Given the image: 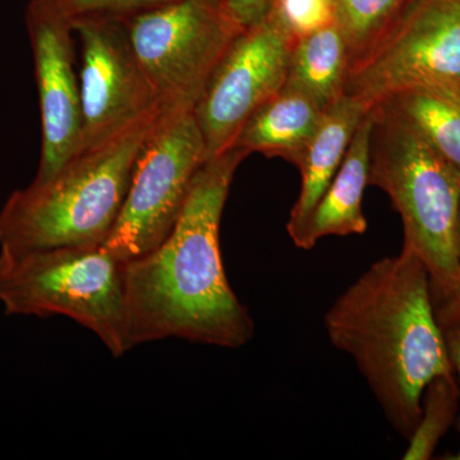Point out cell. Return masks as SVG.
<instances>
[{
	"mask_svg": "<svg viewBox=\"0 0 460 460\" xmlns=\"http://www.w3.org/2000/svg\"><path fill=\"white\" fill-rule=\"evenodd\" d=\"M323 326L330 343L352 357L390 426L408 440L429 381L454 372L425 263L405 247L377 260L330 305Z\"/></svg>",
	"mask_w": 460,
	"mask_h": 460,
	"instance_id": "2",
	"label": "cell"
},
{
	"mask_svg": "<svg viewBox=\"0 0 460 460\" xmlns=\"http://www.w3.org/2000/svg\"><path fill=\"white\" fill-rule=\"evenodd\" d=\"M247 156L232 147L210 157L164 241L124 262L131 349L168 338L235 349L253 338L255 323L226 279L219 238L230 186Z\"/></svg>",
	"mask_w": 460,
	"mask_h": 460,
	"instance_id": "1",
	"label": "cell"
},
{
	"mask_svg": "<svg viewBox=\"0 0 460 460\" xmlns=\"http://www.w3.org/2000/svg\"><path fill=\"white\" fill-rule=\"evenodd\" d=\"M460 87V0H411L348 74L344 95L370 111L401 91Z\"/></svg>",
	"mask_w": 460,
	"mask_h": 460,
	"instance_id": "8",
	"label": "cell"
},
{
	"mask_svg": "<svg viewBox=\"0 0 460 460\" xmlns=\"http://www.w3.org/2000/svg\"><path fill=\"white\" fill-rule=\"evenodd\" d=\"M372 123L370 109L354 133L337 174L314 206L296 247L310 251L321 238L363 234L367 230L362 199L368 186Z\"/></svg>",
	"mask_w": 460,
	"mask_h": 460,
	"instance_id": "12",
	"label": "cell"
},
{
	"mask_svg": "<svg viewBox=\"0 0 460 460\" xmlns=\"http://www.w3.org/2000/svg\"><path fill=\"white\" fill-rule=\"evenodd\" d=\"M295 45L271 16L233 40L193 109L208 159L232 148L257 109L283 90Z\"/></svg>",
	"mask_w": 460,
	"mask_h": 460,
	"instance_id": "9",
	"label": "cell"
},
{
	"mask_svg": "<svg viewBox=\"0 0 460 460\" xmlns=\"http://www.w3.org/2000/svg\"><path fill=\"white\" fill-rule=\"evenodd\" d=\"M367 111L361 102L347 95L325 111L298 165L302 174L301 192L287 224L293 243L301 237L314 206L341 168L354 133Z\"/></svg>",
	"mask_w": 460,
	"mask_h": 460,
	"instance_id": "13",
	"label": "cell"
},
{
	"mask_svg": "<svg viewBox=\"0 0 460 460\" xmlns=\"http://www.w3.org/2000/svg\"><path fill=\"white\" fill-rule=\"evenodd\" d=\"M411 2V0H334L335 22L343 32L349 71L361 62Z\"/></svg>",
	"mask_w": 460,
	"mask_h": 460,
	"instance_id": "17",
	"label": "cell"
},
{
	"mask_svg": "<svg viewBox=\"0 0 460 460\" xmlns=\"http://www.w3.org/2000/svg\"><path fill=\"white\" fill-rule=\"evenodd\" d=\"M123 265L104 244L0 252V305L7 314L68 317L120 357L131 350Z\"/></svg>",
	"mask_w": 460,
	"mask_h": 460,
	"instance_id": "5",
	"label": "cell"
},
{
	"mask_svg": "<svg viewBox=\"0 0 460 460\" xmlns=\"http://www.w3.org/2000/svg\"><path fill=\"white\" fill-rule=\"evenodd\" d=\"M26 27L41 114V156L33 181L50 180L83 151V108L75 72L74 26L50 0H31Z\"/></svg>",
	"mask_w": 460,
	"mask_h": 460,
	"instance_id": "11",
	"label": "cell"
},
{
	"mask_svg": "<svg viewBox=\"0 0 460 460\" xmlns=\"http://www.w3.org/2000/svg\"><path fill=\"white\" fill-rule=\"evenodd\" d=\"M460 386L456 371L438 375L429 381L420 402V417L408 438L404 460H428L434 456L441 438L452 428L458 411Z\"/></svg>",
	"mask_w": 460,
	"mask_h": 460,
	"instance_id": "18",
	"label": "cell"
},
{
	"mask_svg": "<svg viewBox=\"0 0 460 460\" xmlns=\"http://www.w3.org/2000/svg\"><path fill=\"white\" fill-rule=\"evenodd\" d=\"M348 72L343 32L334 21L296 42L284 87L310 96L326 111L344 95Z\"/></svg>",
	"mask_w": 460,
	"mask_h": 460,
	"instance_id": "15",
	"label": "cell"
},
{
	"mask_svg": "<svg viewBox=\"0 0 460 460\" xmlns=\"http://www.w3.org/2000/svg\"><path fill=\"white\" fill-rule=\"evenodd\" d=\"M441 329H443L450 362H452L454 371H456V375H458L460 381V320L441 326ZM447 459L460 460V449L456 456H449Z\"/></svg>",
	"mask_w": 460,
	"mask_h": 460,
	"instance_id": "22",
	"label": "cell"
},
{
	"mask_svg": "<svg viewBox=\"0 0 460 460\" xmlns=\"http://www.w3.org/2000/svg\"><path fill=\"white\" fill-rule=\"evenodd\" d=\"M374 115L368 184L389 196L404 228L402 247L425 263L440 326L460 320V181L389 102Z\"/></svg>",
	"mask_w": 460,
	"mask_h": 460,
	"instance_id": "3",
	"label": "cell"
},
{
	"mask_svg": "<svg viewBox=\"0 0 460 460\" xmlns=\"http://www.w3.org/2000/svg\"><path fill=\"white\" fill-rule=\"evenodd\" d=\"M69 20L91 14L126 16L140 9L155 7L171 0H50Z\"/></svg>",
	"mask_w": 460,
	"mask_h": 460,
	"instance_id": "20",
	"label": "cell"
},
{
	"mask_svg": "<svg viewBox=\"0 0 460 460\" xmlns=\"http://www.w3.org/2000/svg\"><path fill=\"white\" fill-rule=\"evenodd\" d=\"M162 114L84 148L50 180L14 190L0 210V252L104 244L138 154Z\"/></svg>",
	"mask_w": 460,
	"mask_h": 460,
	"instance_id": "4",
	"label": "cell"
},
{
	"mask_svg": "<svg viewBox=\"0 0 460 460\" xmlns=\"http://www.w3.org/2000/svg\"><path fill=\"white\" fill-rule=\"evenodd\" d=\"M119 17L163 113L195 109L217 63L243 31L223 0H171Z\"/></svg>",
	"mask_w": 460,
	"mask_h": 460,
	"instance_id": "6",
	"label": "cell"
},
{
	"mask_svg": "<svg viewBox=\"0 0 460 460\" xmlns=\"http://www.w3.org/2000/svg\"><path fill=\"white\" fill-rule=\"evenodd\" d=\"M383 102H389L410 120L460 181V87H411Z\"/></svg>",
	"mask_w": 460,
	"mask_h": 460,
	"instance_id": "16",
	"label": "cell"
},
{
	"mask_svg": "<svg viewBox=\"0 0 460 460\" xmlns=\"http://www.w3.org/2000/svg\"><path fill=\"white\" fill-rule=\"evenodd\" d=\"M208 160L193 111L160 115L138 154L122 210L104 242L109 252L128 262L159 246Z\"/></svg>",
	"mask_w": 460,
	"mask_h": 460,
	"instance_id": "7",
	"label": "cell"
},
{
	"mask_svg": "<svg viewBox=\"0 0 460 460\" xmlns=\"http://www.w3.org/2000/svg\"><path fill=\"white\" fill-rule=\"evenodd\" d=\"M229 16L241 29L255 26L268 16L275 0H223Z\"/></svg>",
	"mask_w": 460,
	"mask_h": 460,
	"instance_id": "21",
	"label": "cell"
},
{
	"mask_svg": "<svg viewBox=\"0 0 460 460\" xmlns=\"http://www.w3.org/2000/svg\"><path fill=\"white\" fill-rule=\"evenodd\" d=\"M332 2H334V0H332Z\"/></svg>",
	"mask_w": 460,
	"mask_h": 460,
	"instance_id": "24",
	"label": "cell"
},
{
	"mask_svg": "<svg viewBox=\"0 0 460 460\" xmlns=\"http://www.w3.org/2000/svg\"><path fill=\"white\" fill-rule=\"evenodd\" d=\"M295 41L335 21L332 0H275L269 12Z\"/></svg>",
	"mask_w": 460,
	"mask_h": 460,
	"instance_id": "19",
	"label": "cell"
},
{
	"mask_svg": "<svg viewBox=\"0 0 460 460\" xmlns=\"http://www.w3.org/2000/svg\"><path fill=\"white\" fill-rule=\"evenodd\" d=\"M323 115L325 111L310 96L283 87L247 120L233 147L247 155L260 153L298 166Z\"/></svg>",
	"mask_w": 460,
	"mask_h": 460,
	"instance_id": "14",
	"label": "cell"
},
{
	"mask_svg": "<svg viewBox=\"0 0 460 460\" xmlns=\"http://www.w3.org/2000/svg\"><path fill=\"white\" fill-rule=\"evenodd\" d=\"M458 260L460 268V223H459V234H458Z\"/></svg>",
	"mask_w": 460,
	"mask_h": 460,
	"instance_id": "23",
	"label": "cell"
},
{
	"mask_svg": "<svg viewBox=\"0 0 460 460\" xmlns=\"http://www.w3.org/2000/svg\"><path fill=\"white\" fill-rule=\"evenodd\" d=\"M71 21L81 44L83 150L162 114L122 18L91 14Z\"/></svg>",
	"mask_w": 460,
	"mask_h": 460,
	"instance_id": "10",
	"label": "cell"
}]
</instances>
